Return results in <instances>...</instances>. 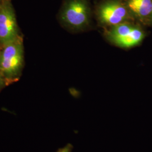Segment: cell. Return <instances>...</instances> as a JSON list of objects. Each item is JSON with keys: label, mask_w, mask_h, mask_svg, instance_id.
I'll list each match as a JSON object with an SVG mask.
<instances>
[{"label": "cell", "mask_w": 152, "mask_h": 152, "mask_svg": "<svg viewBox=\"0 0 152 152\" xmlns=\"http://www.w3.org/2000/svg\"><path fill=\"white\" fill-rule=\"evenodd\" d=\"M24 46L22 36L1 47L0 72L10 84L18 81L24 66Z\"/></svg>", "instance_id": "1"}, {"label": "cell", "mask_w": 152, "mask_h": 152, "mask_svg": "<svg viewBox=\"0 0 152 152\" xmlns=\"http://www.w3.org/2000/svg\"><path fill=\"white\" fill-rule=\"evenodd\" d=\"M59 20L63 27L73 32L86 29L91 23V10L87 0H65Z\"/></svg>", "instance_id": "2"}, {"label": "cell", "mask_w": 152, "mask_h": 152, "mask_svg": "<svg viewBox=\"0 0 152 152\" xmlns=\"http://www.w3.org/2000/svg\"><path fill=\"white\" fill-rule=\"evenodd\" d=\"M105 36L115 46L129 49L141 43L145 37V32L140 26L127 22L109 27Z\"/></svg>", "instance_id": "3"}, {"label": "cell", "mask_w": 152, "mask_h": 152, "mask_svg": "<svg viewBox=\"0 0 152 152\" xmlns=\"http://www.w3.org/2000/svg\"><path fill=\"white\" fill-rule=\"evenodd\" d=\"M96 15L100 25L107 27L131 22L134 19L125 2L120 0H108L102 3Z\"/></svg>", "instance_id": "4"}, {"label": "cell", "mask_w": 152, "mask_h": 152, "mask_svg": "<svg viewBox=\"0 0 152 152\" xmlns=\"http://www.w3.org/2000/svg\"><path fill=\"white\" fill-rule=\"evenodd\" d=\"M21 37L16 15L10 0L0 2V46L15 41Z\"/></svg>", "instance_id": "5"}, {"label": "cell", "mask_w": 152, "mask_h": 152, "mask_svg": "<svg viewBox=\"0 0 152 152\" xmlns=\"http://www.w3.org/2000/svg\"><path fill=\"white\" fill-rule=\"evenodd\" d=\"M133 18L142 23L152 22V0H125Z\"/></svg>", "instance_id": "6"}, {"label": "cell", "mask_w": 152, "mask_h": 152, "mask_svg": "<svg viewBox=\"0 0 152 152\" xmlns=\"http://www.w3.org/2000/svg\"><path fill=\"white\" fill-rule=\"evenodd\" d=\"M9 85H10L9 82L0 72V91Z\"/></svg>", "instance_id": "7"}, {"label": "cell", "mask_w": 152, "mask_h": 152, "mask_svg": "<svg viewBox=\"0 0 152 152\" xmlns=\"http://www.w3.org/2000/svg\"><path fill=\"white\" fill-rule=\"evenodd\" d=\"M73 149V146L71 144V143L67 144L65 147L61 148L58 149L56 152H72Z\"/></svg>", "instance_id": "8"}, {"label": "cell", "mask_w": 152, "mask_h": 152, "mask_svg": "<svg viewBox=\"0 0 152 152\" xmlns=\"http://www.w3.org/2000/svg\"><path fill=\"white\" fill-rule=\"evenodd\" d=\"M2 1V0H0V1Z\"/></svg>", "instance_id": "9"}, {"label": "cell", "mask_w": 152, "mask_h": 152, "mask_svg": "<svg viewBox=\"0 0 152 152\" xmlns=\"http://www.w3.org/2000/svg\"><path fill=\"white\" fill-rule=\"evenodd\" d=\"M0 2H1V1H0Z\"/></svg>", "instance_id": "10"}, {"label": "cell", "mask_w": 152, "mask_h": 152, "mask_svg": "<svg viewBox=\"0 0 152 152\" xmlns=\"http://www.w3.org/2000/svg\"></svg>", "instance_id": "11"}]
</instances>
